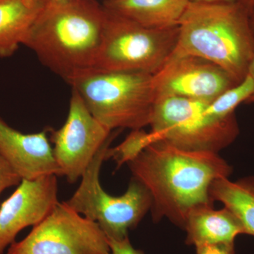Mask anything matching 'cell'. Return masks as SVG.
<instances>
[{
  "label": "cell",
  "mask_w": 254,
  "mask_h": 254,
  "mask_svg": "<svg viewBox=\"0 0 254 254\" xmlns=\"http://www.w3.org/2000/svg\"><path fill=\"white\" fill-rule=\"evenodd\" d=\"M184 229L187 245L235 244L238 235L244 234L239 219L229 209L216 210L213 205H202L189 214Z\"/></svg>",
  "instance_id": "cell-13"
},
{
  "label": "cell",
  "mask_w": 254,
  "mask_h": 254,
  "mask_svg": "<svg viewBox=\"0 0 254 254\" xmlns=\"http://www.w3.org/2000/svg\"><path fill=\"white\" fill-rule=\"evenodd\" d=\"M178 38L179 26L145 27L105 9L103 39L93 68L154 75L173 54Z\"/></svg>",
  "instance_id": "cell-5"
},
{
  "label": "cell",
  "mask_w": 254,
  "mask_h": 254,
  "mask_svg": "<svg viewBox=\"0 0 254 254\" xmlns=\"http://www.w3.org/2000/svg\"><path fill=\"white\" fill-rule=\"evenodd\" d=\"M128 164L133 178L149 192L154 220L165 217L183 229L192 210L213 205L212 183L232 172L218 153L181 149L163 140L150 143Z\"/></svg>",
  "instance_id": "cell-1"
},
{
  "label": "cell",
  "mask_w": 254,
  "mask_h": 254,
  "mask_svg": "<svg viewBox=\"0 0 254 254\" xmlns=\"http://www.w3.org/2000/svg\"><path fill=\"white\" fill-rule=\"evenodd\" d=\"M56 175L23 180L0 205V254L15 242L21 230L35 226L48 216L58 200Z\"/></svg>",
  "instance_id": "cell-11"
},
{
  "label": "cell",
  "mask_w": 254,
  "mask_h": 254,
  "mask_svg": "<svg viewBox=\"0 0 254 254\" xmlns=\"http://www.w3.org/2000/svg\"><path fill=\"white\" fill-rule=\"evenodd\" d=\"M208 103L174 96L157 98L149 126L158 138L181 149L218 153L240 133L235 115L220 119Z\"/></svg>",
  "instance_id": "cell-7"
},
{
  "label": "cell",
  "mask_w": 254,
  "mask_h": 254,
  "mask_svg": "<svg viewBox=\"0 0 254 254\" xmlns=\"http://www.w3.org/2000/svg\"><path fill=\"white\" fill-rule=\"evenodd\" d=\"M197 254H235V244L196 246Z\"/></svg>",
  "instance_id": "cell-20"
},
{
  "label": "cell",
  "mask_w": 254,
  "mask_h": 254,
  "mask_svg": "<svg viewBox=\"0 0 254 254\" xmlns=\"http://www.w3.org/2000/svg\"><path fill=\"white\" fill-rule=\"evenodd\" d=\"M158 140L151 131L145 132L143 129L133 130L119 146L114 149L110 148L108 158H113L118 166L125 163H128L145 147Z\"/></svg>",
  "instance_id": "cell-18"
},
{
  "label": "cell",
  "mask_w": 254,
  "mask_h": 254,
  "mask_svg": "<svg viewBox=\"0 0 254 254\" xmlns=\"http://www.w3.org/2000/svg\"><path fill=\"white\" fill-rule=\"evenodd\" d=\"M190 0H104L105 9L145 27L178 26Z\"/></svg>",
  "instance_id": "cell-14"
},
{
  "label": "cell",
  "mask_w": 254,
  "mask_h": 254,
  "mask_svg": "<svg viewBox=\"0 0 254 254\" xmlns=\"http://www.w3.org/2000/svg\"><path fill=\"white\" fill-rule=\"evenodd\" d=\"M67 83L93 117L110 129L133 131L149 126L157 99L153 75L91 68Z\"/></svg>",
  "instance_id": "cell-4"
},
{
  "label": "cell",
  "mask_w": 254,
  "mask_h": 254,
  "mask_svg": "<svg viewBox=\"0 0 254 254\" xmlns=\"http://www.w3.org/2000/svg\"><path fill=\"white\" fill-rule=\"evenodd\" d=\"M109 243L110 254H144L141 251L133 248L128 237L122 240H109Z\"/></svg>",
  "instance_id": "cell-21"
},
{
  "label": "cell",
  "mask_w": 254,
  "mask_h": 254,
  "mask_svg": "<svg viewBox=\"0 0 254 254\" xmlns=\"http://www.w3.org/2000/svg\"><path fill=\"white\" fill-rule=\"evenodd\" d=\"M7 254H110V247L98 223L59 202Z\"/></svg>",
  "instance_id": "cell-8"
},
{
  "label": "cell",
  "mask_w": 254,
  "mask_h": 254,
  "mask_svg": "<svg viewBox=\"0 0 254 254\" xmlns=\"http://www.w3.org/2000/svg\"><path fill=\"white\" fill-rule=\"evenodd\" d=\"M105 9L96 0H64L46 4L23 46L53 72L67 82L93 68L99 51Z\"/></svg>",
  "instance_id": "cell-2"
},
{
  "label": "cell",
  "mask_w": 254,
  "mask_h": 254,
  "mask_svg": "<svg viewBox=\"0 0 254 254\" xmlns=\"http://www.w3.org/2000/svg\"><path fill=\"white\" fill-rule=\"evenodd\" d=\"M47 3L44 0H0V58H9L23 45Z\"/></svg>",
  "instance_id": "cell-15"
},
{
  "label": "cell",
  "mask_w": 254,
  "mask_h": 254,
  "mask_svg": "<svg viewBox=\"0 0 254 254\" xmlns=\"http://www.w3.org/2000/svg\"><path fill=\"white\" fill-rule=\"evenodd\" d=\"M248 74L250 75L251 78H252L254 82V55L253 58H252V60H251V63L250 64V66H249L248 68ZM254 103V91L253 94L251 95L249 100H247V103Z\"/></svg>",
  "instance_id": "cell-22"
},
{
  "label": "cell",
  "mask_w": 254,
  "mask_h": 254,
  "mask_svg": "<svg viewBox=\"0 0 254 254\" xmlns=\"http://www.w3.org/2000/svg\"><path fill=\"white\" fill-rule=\"evenodd\" d=\"M237 2L244 6L246 9L248 10L249 12L254 5V0H237Z\"/></svg>",
  "instance_id": "cell-24"
},
{
  "label": "cell",
  "mask_w": 254,
  "mask_h": 254,
  "mask_svg": "<svg viewBox=\"0 0 254 254\" xmlns=\"http://www.w3.org/2000/svg\"><path fill=\"white\" fill-rule=\"evenodd\" d=\"M113 135L95 155L81 177L77 190L66 203L85 218L98 224L109 240H122L134 228L151 208L149 192L136 179L132 178L123 195L107 193L100 182L103 161L108 158Z\"/></svg>",
  "instance_id": "cell-6"
},
{
  "label": "cell",
  "mask_w": 254,
  "mask_h": 254,
  "mask_svg": "<svg viewBox=\"0 0 254 254\" xmlns=\"http://www.w3.org/2000/svg\"><path fill=\"white\" fill-rule=\"evenodd\" d=\"M254 82L250 75L230 89L227 90L208 104V112L212 116L225 119L235 115V110L253 94Z\"/></svg>",
  "instance_id": "cell-17"
},
{
  "label": "cell",
  "mask_w": 254,
  "mask_h": 254,
  "mask_svg": "<svg viewBox=\"0 0 254 254\" xmlns=\"http://www.w3.org/2000/svg\"><path fill=\"white\" fill-rule=\"evenodd\" d=\"M48 131L23 133L0 118V153L22 180L51 175L62 176Z\"/></svg>",
  "instance_id": "cell-12"
},
{
  "label": "cell",
  "mask_w": 254,
  "mask_h": 254,
  "mask_svg": "<svg viewBox=\"0 0 254 254\" xmlns=\"http://www.w3.org/2000/svg\"><path fill=\"white\" fill-rule=\"evenodd\" d=\"M157 98L174 96L210 103L237 84L225 69L190 55L172 54L153 75Z\"/></svg>",
  "instance_id": "cell-10"
},
{
  "label": "cell",
  "mask_w": 254,
  "mask_h": 254,
  "mask_svg": "<svg viewBox=\"0 0 254 254\" xmlns=\"http://www.w3.org/2000/svg\"><path fill=\"white\" fill-rule=\"evenodd\" d=\"M250 21L251 26L254 33V5L250 11Z\"/></svg>",
  "instance_id": "cell-25"
},
{
  "label": "cell",
  "mask_w": 254,
  "mask_h": 254,
  "mask_svg": "<svg viewBox=\"0 0 254 254\" xmlns=\"http://www.w3.org/2000/svg\"><path fill=\"white\" fill-rule=\"evenodd\" d=\"M48 4H51V3L60 2V1H64V0H44Z\"/></svg>",
  "instance_id": "cell-26"
},
{
  "label": "cell",
  "mask_w": 254,
  "mask_h": 254,
  "mask_svg": "<svg viewBox=\"0 0 254 254\" xmlns=\"http://www.w3.org/2000/svg\"><path fill=\"white\" fill-rule=\"evenodd\" d=\"M210 195L239 219L244 234L254 236V177L237 181L228 177L217 179L210 187Z\"/></svg>",
  "instance_id": "cell-16"
},
{
  "label": "cell",
  "mask_w": 254,
  "mask_h": 254,
  "mask_svg": "<svg viewBox=\"0 0 254 254\" xmlns=\"http://www.w3.org/2000/svg\"><path fill=\"white\" fill-rule=\"evenodd\" d=\"M192 3H205V4H214V3H235L237 0H190Z\"/></svg>",
  "instance_id": "cell-23"
},
{
  "label": "cell",
  "mask_w": 254,
  "mask_h": 254,
  "mask_svg": "<svg viewBox=\"0 0 254 254\" xmlns=\"http://www.w3.org/2000/svg\"><path fill=\"white\" fill-rule=\"evenodd\" d=\"M22 179L0 153V196L6 189L18 187Z\"/></svg>",
  "instance_id": "cell-19"
},
{
  "label": "cell",
  "mask_w": 254,
  "mask_h": 254,
  "mask_svg": "<svg viewBox=\"0 0 254 254\" xmlns=\"http://www.w3.org/2000/svg\"><path fill=\"white\" fill-rule=\"evenodd\" d=\"M178 26L174 54L199 57L225 69L237 83L245 79L254 55L248 10L238 2H190Z\"/></svg>",
  "instance_id": "cell-3"
},
{
  "label": "cell",
  "mask_w": 254,
  "mask_h": 254,
  "mask_svg": "<svg viewBox=\"0 0 254 254\" xmlns=\"http://www.w3.org/2000/svg\"><path fill=\"white\" fill-rule=\"evenodd\" d=\"M51 131L53 153L61 175L75 183L111 136L112 130L93 117L72 90L66 122L59 129Z\"/></svg>",
  "instance_id": "cell-9"
}]
</instances>
